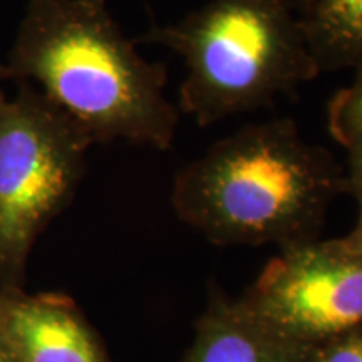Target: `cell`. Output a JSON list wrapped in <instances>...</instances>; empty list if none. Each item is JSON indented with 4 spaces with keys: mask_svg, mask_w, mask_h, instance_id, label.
<instances>
[{
    "mask_svg": "<svg viewBox=\"0 0 362 362\" xmlns=\"http://www.w3.org/2000/svg\"><path fill=\"white\" fill-rule=\"evenodd\" d=\"M96 143L166 151L181 112L166 96L168 67L148 61L107 0H29L6 67Z\"/></svg>",
    "mask_w": 362,
    "mask_h": 362,
    "instance_id": "1",
    "label": "cell"
},
{
    "mask_svg": "<svg viewBox=\"0 0 362 362\" xmlns=\"http://www.w3.org/2000/svg\"><path fill=\"white\" fill-rule=\"evenodd\" d=\"M346 170L288 117L248 124L175 175L171 206L215 245H279L319 238Z\"/></svg>",
    "mask_w": 362,
    "mask_h": 362,
    "instance_id": "2",
    "label": "cell"
},
{
    "mask_svg": "<svg viewBox=\"0 0 362 362\" xmlns=\"http://www.w3.org/2000/svg\"><path fill=\"white\" fill-rule=\"evenodd\" d=\"M302 0H208L136 44L183 59L178 111L208 128L270 107L320 74L300 24Z\"/></svg>",
    "mask_w": 362,
    "mask_h": 362,
    "instance_id": "3",
    "label": "cell"
},
{
    "mask_svg": "<svg viewBox=\"0 0 362 362\" xmlns=\"http://www.w3.org/2000/svg\"><path fill=\"white\" fill-rule=\"evenodd\" d=\"M90 146L29 86L0 106V274L21 264L35 233L74 197Z\"/></svg>",
    "mask_w": 362,
    "mask_h": 362,
    "instance_id": "4",
    "label": "cell"
},
{
    "mask_svg": "<svg viewBox=\"0 0 362 362\" xmlns=\"http://www.w3.org/2000/svg\"><path fill=\"white\" fill-rule=\"evenodd\" d=\"M235 300L280 336L317 346L362 324V250L344 237L284 247Z\"/></svg>",
    "mask_w": 362,
    "mask_h": 362,
    "instance_id": "5",
    "label": "cell"
},
{
    "mask_svg": "<svg viewBox=\"0 0 362 362\" xmlns=\"http://www.w3.org/2000/svg\"><path fill=\"white\" fill-rule=\"evenodd\" d=\"M309 352L214 291L181 362H309Z\"/></svg>",
    "mask_w": 362,
    "mask_h": 362,
    "instance_id": "6",
    "label": "cell"
},
{
    "mask_svg": "<svg viewBox=\"0 0 362 362\" xmlns=\"http://www.w3.org/2000/svg\"><path fill=\"white\" fill-rule=\"evenodd\" d=\"M6 324L22 362H106L88 325L64 300H12Z\"/></svg>",
    "mask_w": 362,
    "mask_h": 362,
    "instance_id": "7",
    "label": "cell"
},
{
    "mask_svg": "<svg viewBox=\"0 0 362 362\" xmlns=\"http://www.w3.org/2000/svg\"><path fill=\"white\" fill-rule=\"evenodd\" d=\"M300 24L320 72L362 61V0H302Z\"/></svg>",
    "mask_w": 362,
    "mask_h": 362,
    "instance_id": "8",
    "label": "cell"
},
{
    "mask_svg": "<svg viewBox=\"0 0 362 362\" xmlns=\"http://www.w3.org/2000/svg\"><path fill=\"white\" fill-rule=\"evenodd\" d=\"M329 133L347 153V171H362V61L354 79L337 90L327 104Z\"/></svg>",
    "mask_w": 362,
    "mask_h": 362,
    "instance_id": "9",
    "label": "cell"
},
{
    "mask_svg": "<svg viewBox=\"0 0 362 362\" xmlns=\"http://www.w3.org/2000/svg\"><path fill=\"white\" fill-rule=\"evenodd\" d=\"M309 362H362V324L312 346Z\"/></svg>",
    "mask_w": 362,
    "mask_h": 362,
    "instance_id": "10",
    "label": "cell"
},
{
    "mask_svg": "<svg viewBox=\"0 0 362 362\" xmlns=\"http://www.w3.org/2000/svg\"><path fill=\"white\" fill-rule=\"evenodd\" d=\"M344 194H349L357 202L359 215H357L356 226L349 235H346L347 242L362 250V171H347L344 178Z\"/></svg>",
    "mask_w": 362,
    "mask_h": 362,
    "instance_id": "11",
    "label": "cell"
},
{
    "mask_svg": "<svg viewBox=\"0 0 362 362\" xmlns=\"http://www.w3.org/2000/svg\"><path fill=\"white\" fill-rule=\"evenodd\" d=\"M4 76H7V71H6V67H2V66H0V79H2ZM6 101H7L6 94H4V93H2V89H0V106H2V104L6 103Z\"/></svg>",
    "mask_w": 362,
    "mask_h": 362,
    "instance_id": "12",
    "label": "cell"
},
{
    "mask_svg": "<svg viewBox=\"0 0 362 362\" xmlns=\"http://www.w3.org/2000/svg\"><path fill=\"white\" fill-rule=\"evenodd\" d=\"M0 362H11V357H8L6 352H4L2 347H0Z\"/></svg>",
    "mask_w": 362,
    "mask_h": 362,
    "instance_id": "13",
    "label": "cell"
}]
</instances>
